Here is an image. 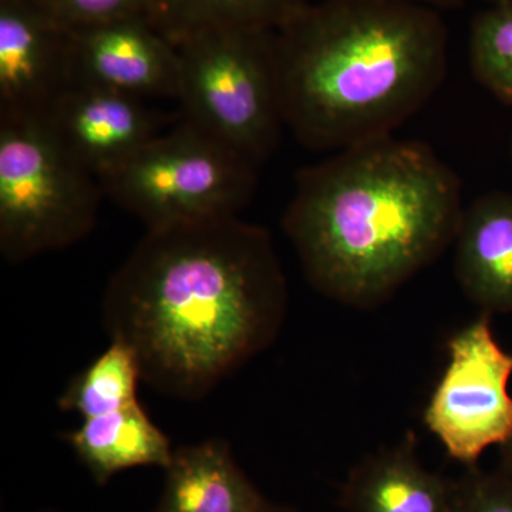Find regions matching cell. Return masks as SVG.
<instances>
[{"mask_svg": "<svg viewBox=\"0 0 512 512\" xmlns=\"http://www.w3.org/2000/svg\"><path fill=\"white\" fill-rule=\"evenodd\" d=\"M286 301L271 234L229 217L147 229L107 284L103 322L144 382L198 400L271 345Z\"/></svg>", "mask_w": 512, "mask_h": 512, "instance_id": "cell-1", "label": "cell"}, {"mask_svg": "<svg viewBox=\"0 0 512 512\" xmlns=\"http://www.w3.org/2000/svg\"><path fill=\"white\" fill-rule=\"evenodd\" d=\"M463 212L456 173L389 136L299 171L284 229L316 291L372 308L443 254Z\"/></svg>", "mask_w": 512, "mask_h": 512, "instance_id": "cell-2", "label": "cell"}, {"mask_svg": "<svg viewBox=\"0 0 512 512\" xmlns=\"http://www.w3.org/2000/svg\"><path fill=\"white\" fill-rule=\"evenodd\" d=\"M286 127L315 151L392 136L447 73L440 10L399 0H325L275 30Z\"/></svg>", "mask_w": 512, "mask_h": 512, "instance_id": "cell-3", "label": "cell"}, {"mask_svg": "<svg viewBox=\"0 0 512 512\" xmlns=\"http://www.w3.org/2000/svg\"><path fill=\"white\" fill-rule=\"evenodd\" d=\"M177 50L180 119L261 167L286 127L275 32L205 33Z\"/></svg>", "mask_w": 512, "mask_h": 512, "instance_id": "cell-4", "label": "cell"}, {"mask_svg": "<svg viewBox=\"0 0 512 512\" xmlns=\"http://www.w3.org/2000/svg\"><path fill=\"white\" fill-rule=\"evenodd\" d=\"M103 197L99 178L42 120H0V254L8 264L89 237Z\"/></svg>", "mask_w": 512, "mask_h": 512, "instance_id": "cell-5", "label": "cell"}, {"mask_svg": "<svg viewBox=\"0 0 512 512\" xmlns=\"http://www.w3.org/2000/svg\"><path fill=\"white\" fill-rule=\"evenodd\" d=\"M258 168L178 117L99 181L104 197L156 229L237 217L254 197Z\"/></svg>", "mask_w": 512, "mask_h": 512, "instance_id": "cell-6", "label": "cell"}, {"mask_svg": "<svg viewBox=\"0 0 512 512\" xmlns=\"http://www.w3.org/2000/svg\"><path fill=\"white\" fill-rule=\"evenodd\" d=\"M491 316L458 330L448 342V362L424 410V424L448 457L476 466L512 431V355L495 339Z\"/></svg>", "mask_w": 512, "mask_h": 512, "instance_id": "cell-7", "label": "cell"}, {"mask_svg": "<svg viewBox=\"0 0 512 512\" xmlns=\"http://www.w3.org/2000/svg\"><path fill=\"white\" fill-rule=\"evenodd\" d=\"M72 86V30L40 0H0V120L42 119Z\"/></svg>", "mask_w": 512, "mask_h": 512, "instance_id": "cell-8", "label": "cell"}, {"mask_svg": "<svg viewBox=\"0 0 512 512\" xmlns=\"http://www.w3.org/2000/svg\"><path fill=\"white\" fill-rule=\"evenodd\" d=\"M178 84L177 46L147 18L72 30V86L177 100Z\"/></svg>", "mask_w": 512, "mask_h": 512, "instance_id": "cell-9", "label": "cell"}, {"mask_svg": "<svg viewBox=\"0 0 512 512\" xmlns=\"http://www.w3.org/2000/svg\"><path fill=\"white\" fill-rule=\"evenodd\" d=\"M40 120L97 178L126 163L163 127V117L146 100L89 86H70Z\"/></svg>", "mask_w": 512, "mask_h": 512, "instance_id": "cell-10", "label": "cell"}, {"mask_svg": "<svg viewBox=\"0 0 512 512\" xmlns=\"http://www.w3.org/2000/svg\"><path fill=\"white\" fill-rule=\"evenodd\" d=\"M153 512H293L269 501L222 439L175 448Z\"/></svg>", "mask_w": 512, "mask_h": 512, "instance_id": "cell-11", "label": "cell"}, {"mask_svg": "<svg viewBox=\"0 0 512 512\" xmlns=\"http://www.w3.org/2000/svg\"><path fill=\"white\" fill-rule=\"evenodd\" d=\"M454 242L467 298L485 315L512 313V192H488L464 208Z\"/></svg>", "mask_w": 512, "mask_h": 512, "instance_id": "cell-12", "label": "cell"}, {"mask_svg": "<svg viewBox=\"0 0 512 512\" xmlns=\"http://www.w3.org/2000/svg\"><path fill=\"white\" fill-rule=\"evenodd\" d=\"M451 484L421 464L410 439L353 468L340 505L348 512H448Z\"/></svg>", "mask_w": 512, "mask_h": 512, "instance_id": "cell-13", "label": "cell"}, {"mask_svg": "<svg viewBox=\"0 0 512 512\" xmlns=\"http://www.w3.org/2000/svg\"><path fill=\"white\" fill-rule=\"evenodd\" d=\"M97 484L134 467L167 468L174 448L167 434L151 420L140 403L84 419L79 429L64 434Z\"/></svg>", "mask_w": 512, "mask_h": 512, "instance_id": "cell-14", "label": "cell"}, {"mask_svg": "<svg viewBox=\"0 0 512 512\" xmlns=\"http://www.w3.org/2000/svg\"><path fill=\"white\" fill-rule=\"evenodd\" d=\"M308 0H147L151 25L175 46L225 30L275 32Z\"/></svg>", "mask_w": 512, "mask_h": 512, "instance_id": "cell-15", "label": "cell"}, {"mask_svg": "<svg viewBox=\"0 0 512 512\" xmlns=\"http://www.w3.org/2000/svg\"><path fill=\"white\" fill-rule=\"evenodd\" d=\"M140 380L143 373L136 350L123 340L111 339L109 348L70 380L57 404L63 412L93 419L138 402Z\"/></svg>", "mask_w": 512, "mask_h": 512, "instance_id": "cell-16", "label": "cell"}, {"mask_svg": "<svg viewBox=\"0 0 512 512\" xmlns=\"http://www.w3.org/2000/svg\"><path fill=\"white\" fill-rule=\"evenodd\" d=\"M470 64L477 82L512 106V0L490 5L474 18Z\"/></svg>", "mask_w": 512, "mask_h": 512, "instance_id": "cell-17", "label": "cell"}, {"mask_svg": "<svg viewBox=\"0 0 512 512\" xmlns=\"http://www.w3.org/2000/svg\"><path fill=\"white\" fill-rule=\"evenodd\" d=\"M448 512H512V470L498 466L493 471L468 467L451 484Z\"/></svg>", "mask_w": 512, "mask_h": 512, "instance_id": "cell-18", "label": "cell"}, {"mask_svg": "<svg viewBox=\"0 0 512 512\" xmlns=\"http://www.w3.org/2000/svg\"><path fill=\"white\" fill-rule=\"evenodd\" d=\"M64 28L79 30L117 20L147 18V0H40Z\"/></svg>", "mask_w": 512, "mask_h": 512, "instance_id": "cell-19", "label": "cell"}, {"mask_svg": "<svg viewBox=\"0 0 512 512\" xmlns=\"http://www.w3.org/2000/svg\"><path fill=\"white\" fill-rule=\"evenodd\" d=\"M399 2L417 3V5L429 6V8L443 10L456 9L464 5L466 0H399Z\"/></svg>", "mask_w": 512, "mask_h": 512, "instance_id": "cell-20", "label": "cell"}, {"mask_svg": "<svg viewBox=\"0 0 512 512\" xmlns=\"http://www.w3.org/2000/svg\"><path fill=\"white\" fill-rule=\"evenodd\" d=\"M501 466L511 468L512 470V431L510 437L500 446Z\"/></svg>", "mask_w": 512, "mask_h": 512, "instance_id": "cell-21", "label": "cell"}, {"mask_svg": "<svg viewBox=\"0 0 512 512\" xmlns=\"http://www.w3.org/2000/svg\"><path fill=\"white\" fill-rule=\"evenodd\" d=\"M488 5H497V3L505 2V0H485Z\"/></svg>", "mask_w": 512, "mask_h": 512, "instance_id": "cell-22", "label": "cell"}, {"mask_svg": "<svg viewBox=\"0 0 512 512\" xmlns=\"http://www.w3.org/2000/svg\"><path fill=\"white\" fill-rule=\"evenodd\" d=\"M511 157H512V143H511Z\"/></svg>", "mask_w": 512, "mask_h": 512, "instance_id": "cell-23", "label": "cell"}]
</instances>
